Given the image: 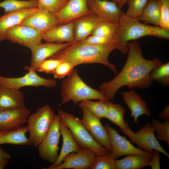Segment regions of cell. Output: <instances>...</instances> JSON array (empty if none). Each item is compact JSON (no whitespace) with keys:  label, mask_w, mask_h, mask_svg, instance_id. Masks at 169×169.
Masks as SVG:
<instances>
[{"label":"cell","mask_w":169,"mask_h":169,"mask_svg":"<svg viewBox=\"0 0 169 169\" xmlns=\"http://www.w3.org/2000/svg\"><path fill=\"white\" fill-rule=\"evenodd\" d=\"M129 45L127 58L121 71L113 79L102 82L99 86L100 91L109 101L114 99L117 91L124 86L139 89L150 87L153 81L150 73L162 64L157 57L152 60L144 58L138 42L129 43Z\"/></svg>","instance_id":"obj_1"},{"label":"cell","mask_w":169,"mask_h":169,"mask_svg":"<svg viewBox=\"0 0 169 169\" xmlns=\"http://www.w3.org/2000/svg\"><path fill=\"white\" fill-rule=\"evenodd\" d=\"M117 49L115 43L104 45L76 42L61 49L51 58L71 63L75 66L83 64L99 63L110 69L115 74L116 66L108 60L110 53Z\"/></svg>","instance_id":"obj_2"},{"label":"cell","mask_w":169,"mask_h":169,"mask_svg":"<svg viewBox=\"0 0 169 169\" xmlns=\"http://www.w3.org/2000/svg\"><path fill=\"white\" fill-rule=\"evenodd\" d=\"M118 24L114 37L117 49L123 54H127L129 49L128 42L130 40L145 36L169 38V29L142 23L136 18L127 16L123 12Z\"/></svg>","instance_id":"obj_3"},{"label":"cell","mask_w":169,"mask_h":169,"mask_svg":"<svg viewBox=\"0 0 169 169\" xmlns=\"http://www.w3.org/2000/svg\"><path fill=\"white\" fill-rule=\"evenodd\" d=\"M60 105L72 101L75 105L86 100H99L109 101L100 91L89 86L81 79L77 70L74 69L63 80L61 87Z\"/></svg>","instance_id":"obj_4"},{"label":"cell","mask_w":169,"mask_h":169,"mask_svg":"<svg viewBox=\"0 0 169 169\" xmlns=\"http://www.w3.org/2000/svg\"><path fill=\"white\" fill-rule=\"evenodd\" d=\"M58 115L71 131L75 140L82 148L92 149L97 155L108 154L111 151L99 144L86 129L80 120L72 114L59 110Z\"/></svg>","instance_id":"obj_5"},{"label":"cell","mask_w":169,"mask_h":169,"mask_svg":"<svg viewBox=\"0 0 169 169\" xmlns=\"http://www.w3.org/2000/svg\"><path fill=\"white\" fill-rule=\"evenodd\" d=\"M55 115L54 110L45 105L28 115L27 126L32 145L38 147L50 128Z\"/></svg>","instance_id":"obj_6"},{"label":"cell","mask_w":169,"mask_h":169,"mask_svg":"<svg viewBox=\"0 0 169 169\" xmlns=\"http://www.w3.org/2000/svg\"><path fill=\"white\" fill-rule=\"evenodd\" d=\"M126 128L120 130L127 136L130 141L135 143L139 149L153 154L156 150L169 157V154L163 148L155 136V132L151 122L146 123L141 129L136 132L133 131L126 122Z\"/></svg>","instance_id":"obj_7"},{"label":"cell","mask_w":169,"mask_h":169,"mask_svg":"<svg viewBox=\"0 0 169 169\" xmlns=\"http://www.w3.org/2000/svg\"><path fill=\"white\" fill-rule=\"evenodd\" d=\"M60 120L59 115H55L50 128L38 146L40 157L52 164L56 161L59 156L58 145L61 135Z\"/></svg>","instance_id":"obj_8"},{"label":"cell","mask_w":169,"mask_h":169,"mask_svg":"<svg viewBox=\"0 0 169 169\" xmlns=\"http://www.w3.org/2000/svg\"><path fill=\"white\" fill-rule=\"evenodd\" d=\"M24 69L28 72L23 76L7 77L0 75V83L17 90L25 86H44L48 88L54 87L56 81L54 79H47L39 75L33 68L27 66Z\"/></svg>","instance_id":"obj_9"},{"label":"cell","mask_w":169,"mask_h":169,"mask_svg":"<svg viewBox=\"0 0 169 169\" xmlns=\"http://www.w3.org/2000/svg\"><path fill=\"white\" fill-rule=\"evenodd\" d=\"M105 127L109 136L112 147L111 155L115 160L119 157L133 154H138L151 159L153 154L142 151L134 146L125 137L120 135L117 130L109 124Z\"/></svg>","instance_id":"obj_10"},{"label":"cell","mask_w":169,"mask_h":169,"mask_svg":"<svg viewBox=\"0 0 169 169\" xmlns=\"http://www.w3.org/2000/svg\"><path fill=\"white\" fill-rule=\"evenodd\" d=\"M43 33L30 27L19 24L8 29L6 40L26 47L31 50L42 43Z\"/></svg>","instance_id":"obj_11"},{"label":"cell","mask_w":169,"mask_h":169,"mask_svg":"<svg viewBox=\"0 0 169 169\" xmlns=\"http://www.w3.org/2000/svg\"><path fill=\"white\" fill-rule=\"evenodd\" d=\"M79 106L83 111V116L80 120L86 129L99 144L111 152L109 135L101 124L100 120L92 114L83 105L79 103Z\"/></svg>","instance_id":"obj_12"},{"label":"cell","mask_w":169,"mask_h":169,"mask_svg":"<svg viewBox=\"0 0 169 169\" xmlns=\"http://www.w3.org/2000/svg\"><path fill=\"white\" fill-rule=\"evenodd\" d=\"M20 24L30 27L43 33L58 25L59 23L55 14L37 7Z\"/></svg>","instance_id":"obj_13"},{"label":"cell","mask_w":169,"mask_h":169,"mask_svg":"<svg viewBox=\"0 0 169 169\" xmlns=\"http://www.w3.org/2000/svg\"><path fill=\"white\" fill-rule=\"evenodd\" d=\"M96 155L91 149L82 148L78 152L68 154L64 158L62 163L53 169H91Z\"/></svg>","instance_id":"obj_14"},{"label":"cell","mask_w":169,"mask_h":169,"mask_svg":"<svg viewBox=\"0 0 169 169\" xmlns=\"http://www.w3.org/2000/svg\"><path fill=\"white\" fill-rule=\"evenodd\" d=\"M88 5L90 11L101 21L118 23L123 12L116 3L106 0H88Z\"/></svg>","instance_id":"obj_15"},{"label":"cell","mask_w":169,"mask_h":169,"mask_svg":"<svg viewBox=\"0 0 169 169\" xmlns=\"http://www.w3.org/2000/svg\"><path fill=\"white\" fill-rule=\"evenodd\" d=\"M30 114L26 107L0 110V131L15 130L23 126Z\"/></svg>","instance_id":"obj_16"},{"label":"cell","mask_w":169,"mask_h":169,"mask_svg":"<svg viewBox=\"0 0 169 169\" xmlns=\"http://www.w3.org/2000/svg\"><path fill=\"white\" fill-rule=\"evenodd\" d=\"M88 0H68L56 14L59 24L73 21L84 15L92 13L88 5Z\"/></svg>","instance_id":"obj_17"},{"label":"cell","mask_w":169,"mask_h":169,"mask_svg":"<svg viewBox=\"0 0 169 169\" xmlns=\"http://www.w3.org/2000/svg\"><path fill=\"white\" fill-rule=\"evenodd\" d=\"M101 21L96 15L92 13L74 20L76 42L83 41L91 35L96 25Z\"/></svg>","instance_id":"obj_18"},{"label":"cell","mask_w":169,"mask_h":169,"mask_svg":"<svg viewBox=\"0 0 169 169\" xmlns=\"http://www.w3.org/2000/svg\"><path fill=\"white\" fill-rule=\"evenodd\" d=\"M43 40L46 42L61 43H75L73 21L59 24L43 33Z\"/></svg>","instance_id":"obj_19"},{"label":"cell","mask_w":169,"mask_h":169,"mask_svg":"<svg viewBox=\"0 0 169 169\" xmlns=\"http://www.w3.org/2000/svg\"><path fill=\"white\" fill-rule=\"evenodd\" d=\"M60 131L63 138V144L57 159L48 167L44 169H53L61 164L64 158L70 153L78 152L82 149L77 143L73 135L64 122L61 119L59 125Z\"/></svg>","instance_id":"obj_20"},{"label":"cell","mask_w":169,"mask_h":169,"mask_svg":"<svg viewBox=\"0 0 169 169\" xmlns=\"http://www.w3.org/2000/svg\"><path fill=\"white\" fill-rule=\"evenodd\" d=\"M120 93L131 111L135 123L137 122L139 117L143 115L150 118L151 112L146 102L134 90L120 91Z\"/></svg>","instance_id":"obj_21"},{"label":"cell","mask_w":169,"mask_h":169,"mask_svg":"<svg viewBox=\"0 0 169 169\" xmlns=\"http://www.w3.org/2000/svg\"><path fill=\"white\" fill-rule=\"evenodd\" d=\"M24 107L25 106L23 92L0 83V110Z\"/></svg>","instance_id":"obj_22"},{"label":"cell","mask_w":169,"mask_h":169,"mask_svg":"<svg viewBox=\"0 0 169 169\" xmlns=\"http://www.w3.org/2000/svg\"><path fill=\"white\" fill-rule=\"evenodd\" d=\"M73 43L46 42L40 44L31 50L32 56L30 66L34 67L42 61L51 58L61 49Z\"/></svg>","instance_id":"obj_23"},{"label":"cell","mask_w":169,"mask_h":169,"mask_svg":"<svg viewBox=\"0 0 169 169\" xmlns=\"http://www.w3.org/2000/svg\"><path fill=\"white\" fill-rule=\"evenodd\" d=\"M37 7L5 13L0 17V42L6 40L5 34L9 29L20 24L29 14L35 11Z\"/></svg>","instance_id":"obj_24"},{"label":"cell","mask_w":169,"mask_h":169,"mask_svg":"<svg viewBox=\"0 0 169 169\" xmlns=\"http://www.w3.org/2000/svg\"><path fill=\"white\" fill-rule=\"evenodd\" d=\"M28 132L27 126H23L10 130L0 131V145L8 144L17 145H31V143L26 136Z\"/></svg>","instance_id":"obj_25"},{"label":"cell","mask_w":169,"mask_h":169,"mask_svg":"<svg viewBox=\"0 0 169 169\" xmlns=\"http://www.w3.org/2000/svg\"><path fill=\"white\" fill-rule=\"evenodd\" d=\"M150 160L140 154H130L124 158L115 160L116 169H140L149 166Z\"/></svg>","instance_id":"obj_26"},{"label":"cell","mask_w":169,"mask_h":169,"mask_svg":"<svg viewBox=\"0 0 169 169\" xmlns=\"http://www.w3.org/2000/svg\"><path fill=\"white\" fill-rule=\"evenodd\" d=\"M161 4L159 0H149L141 15L137 19L145 24L159 26Z\"/></svg>","instance_id":"obj_27"},{"label":"cell","mask_w":169,"mask_h":169,"mask_svg":"<svg viewBox=\"0 0 169 169\" xmlns=\"http://www.w3.org/2000/svg\"><path fill=\"white\" fill-rule=\"evenodd\" d=\"M108 110L105 118L118 126L120 130L126 128L124 117L126 110L121 105L109 101Z\"/></svg>","instance_id":"obj_28"},{"label":"cell","mask_w":169,"mask_h":169,"mask_svg":"<svg viewBox=\"0 0 169 169\" xmlns=\"http://www.w3.org/2000/svg\"><path fill=\"white\" fill-rule=\"evenodd\" d=\"M38 0H4L0 2V8L3 9L5 13L23 9L36 7Z\"/></svg>","instance_id":"obj_29"},{"label":"cell","mask_w":169,"mask_h":169,"mask_svg":"<svg viewBox=\"0 0 169 169\" xmlns=\"http://www.w3.org/2000/svg\"><path fill=\"white\" fill-rule=\"evenodd\" d=\"M108 102L102 100L94 101L88 100L81 102L92 114L100 119L105 118L108 108Z\"/></svg>","instance_id":"obj_30"},{"label":"cell","mask_w":169,"mask_h":169,"mask_svg":"<svg viewBox=\"0 0 169 169\" xmlns=\"http://www.w3.org/2000/svg\"><path fill=\"white\" fill-rule=\"evenodd\" d=\"M151 79L165 86L169 85V63L162 64L154 68L150 74Z\"/></svg>","instance_id":"obj_31"},{"label":"cell","mask_w":169,"mask_h":169,"mask_svg":"<svg viewBox=\"0 0 169 169\" xmlns=\"http://www.w3.org/2000/svg\"><path fill=\"white\" fill-rule=\"evenodd\" d=\"M151 123L154 131L156 132L157 140L166 141L169 147V120L162 122L154 119Z\"/></svg>","instance_id":"obj_32"},{"label":"cell","mask_w":169,"mask_h":169,"mask_svg":"<svg viewBox=\"0 0 169 169\" xmlns=\"http://www.w3.org/2000/svg\"><path fill=\"white\" fill-rule=\"evenodd\" d=\"M118 25V23L101 21L96 25L91 35L101 36H113Z\"/></svg>","instance_id":"obj_33"},{"label":"cell","mask_w":169,"mask_h":169,"mask_svg":"<svg viewBox=\"0 0 169 169\" xmlns=\"http://www.w3.org/2000/svg\"><path fill=\"white\" fill-rule=\"evenodd\" d=\"M149 0H128V8L125 14L128 16L137 18L142 13Z\"/></svg>","instance_id":"obj_34"},{"label":"cell","mask_w":169,"mask_h":169,"mask_svg":"<svg viewBox=\"0 0 169 169\" xmlns=\"http://www.w3.org/2000/svg\"><path fill=\"white\" fill-rule=\"evenodd\" d=\"M62 61L59 59L50 58L42 61L34 67H30L36 72L52 74Z\"/></svg>","instance_id":"obj_35"},{"label":"cell","mask_w":169,"mask_h":169,"mask_svg":"<svg viewBox=\"0 0 169 169\" xmlns=\"http://www.w3.org/2000/svg\"><path fill=\"white\" fill-rule=\"evenodd\" d=\"M111 153L103 156L96 155L91 169H116L115 160Z\"/></svg>","instance_id":"obj_36"},{"label":"cell","mask_w":169,"mask_h":169,"mask_svg":"<svg viewBox=\"0 0 169 169\" xmlns=\"http://www.w3.org/2000/svg\"><path fill=\"white\" fill-rule=\"evenodd\" d=\"M68 0H38L37 7L56 14L66 4Z\"/></svg>","instance_id":"obj_37"},{"label":"cell","mask_w":169,"mask_h":169,"mask_svg":"<svg viewBox=\"0 0 169 169\" xmlns=\"http://www.w3.org/2000/svg\"><path fill=\"white\" fill-rule=\"evenodd\" d=\"M75 67L70 62L63 61L57 66L52 74L55 78L61 79L69 75Z\"/></svg>","instance_id":"obj_38"},{"label":"cell","mask_w":169,"mask_h":169,"mask_svg":"<svg viewBox=\"0 0 169 169\" xmlns=\"http://www.w3.org/2000/svg\"><path fill=\"white\" fill-rule=\"evenodd\" d=\"M159 0L161 3L159 26L169 29V0Z\"/></svg>","instance_id":"obj_39"},{"label":"cell","mask_w":169,"mask_h":169,"mask_svg":"<svg viewBox=\"0 0 169 169\" xmlns=\"http://www.w3.org/2000/svg\"><path fill=\"white\" fill-rule=\"evenodd\" d=\"M82 42L89 44L96 45H104L115 43L114 36H101L93 35L90 36Z\"/></svg>","instance_id":"obj_40"},{"label":"cell","mask_w":169,"mask_h":169,"mask_svg":"<svg viewBox=\"0 0 169 169\" xmlns=\"http://www.w3.org/2000/svg\"><path fill=\"white\" fill-rule=\"evenodd\" d=\"M159 152L154 150L153 153L152 157L150 161L149 166L152 169H160L161 167L160 164V156Z\"/></svg>","instance_id":"obj_41"},{"label":"cell","mask_w":169,"mask_h":169,"mask_svg":"<svg viewBox=\"0 0 169 169\" xmlns=\"http://www.w3.org/2000/svg\"><path fill=\"white\" fill-rule=\"evenodd\" d=\"M159 117L165 121L169 120V105L168 104L166 105L163 110L160 113Z\"/></svg>","instance_id":"obj_42"},{"label":"cell","mask_w":169,"mask_h":169,"mask_svg":"<svg viewBox=\"0 0 169 169\" xmlns=\"http://www.w3.org/2000/svg\"><path fill=\"white\" fill-rule=\"evenodd\" d=\"M11 158L10 154L3 150L0 146V160L4 159H9Z\"/></svg>","instance_id":"obj_43"},{"label":"cell","mask_w":169,"mask_h":169,"mask_svg":"<svg viewBox=\"0 0 169 169\" xmlns=\"http://www.w3.org/2000/svg\"><path fill=\"white\" fill-rule=\"evenodd\" d=\"M128 0H111L117 4L118 7L121 9L124 5L126 3Z\"/></svg>","instance_id":"obj_44"},{"label":"cell","mask_w":169,"mask_h":169,"mask_svg":"<svg viewBox=\"0 0 169 169\" xmlns=\"http://www.w3.org/2000/svg\"><path fill=\"white\" fill-rule=\"evenodd\" d=\"M8 159H4L0 160V169H3L9 162Z\"/></svg>","instance_id":"obj_45"},{"label":"cell","mask_w":169,"mask_h":169,"mask_svg":"<svg viewBox=\"0 0 169 169\" xmlns=\"http://www.w3.org/2000/svg\"></svg>","instance_id":"obj_46"}]
</instances>
